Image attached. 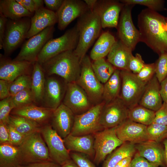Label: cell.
<instances>
[{"mask_svg":"<svg viewBox=\"0 0 167 167\" xmlns=\"http://www.w3.org/2000/svg\"><path fill=\"white\" fill-rule=\"evenodd\" d=\"M90 58L86 55L81 61L80 75L76 83L85 91L94 105L102 101L104 84L95 75Z\"/></svg>","mask_w":167,"mask_h":167,"instance_id":"obj_4","label":"cell"},{"mask_svg":"<svg viewBox=\"0 0 167 167\" xmlns=\"http://www.w3.org/2000/svg\"><path fill=\"white\" fill-rule=\"evenodd\" d=\"M120 1L124 5H143L157 12L164 9L165 2L163 0H121Z\"/></svg>","mask_w":167,"mask_h":167,"instance_id":"obj_40","label":"cell"},{"mask_svg":"<svg viewBox=\"0 0 167 167\" xmlns=\"http://www.w3.org/2000/svg\"><path fill=\"white\" fill-rule=\"evenodd\" d=\"M19 147L22 156V165L52 161L40 131L35 132L27 136Z\"/></svg>","mask_w":167,"mask_h":167,"instance_id":"obj_5","label":"cell"},{"mask_svg":"<svg viewBox=\"0 0 167 167\" xmlns=\"http://www.w3.org/2000/svg\"><path fill=\"white\" fill-rule=\"evenodd\" d=\"M22 164L19 146L11 144H0V167H19Z\"/></svg>","mask_w":167,"mask_h":167,"instance_id":"obj_29","label":"cell"},{"mask_svg":"<svg viewBox=\"0 0 167 167\" xmlns=\"http://www.w3.org/2000/svg\"><path fill=\"white\" fill-rule=\"evenodd\" d=\"M84 1L89 10L92 11L96 3L97 0H84Z\"/></svg>","mask_w":167,"mask_h":167,"instance_id":"obj_57","label":"cell"},{"mask_svg":"<svg viewBox=\"0 0 167 167\" xmlns=\"http://www.w3.org/2000/svg\"><path fill=\"white\" fill-rule=\"evenodd\" d=\"M138 153L149 162L157 166H164V150L159 143L148 140L135 145Z\"/></svg>","mask_w":167,"mask_h":167,"instance_id":"obj_26","label":"cell"},{"mask_svg":"<svg viewBox=\"0 0 167 167\" xmlns=\"http://www.w3.org/2000/svg\"><path fill=\"white\" fill-rule=\"evenodd\" d=\"M45 75L41 65L37 62L34 63L31 74V89L33 94L35 104L40 106L44 91Z\"/></svg>","mask_w":167,"mask_h":167,"instance_id":"obj_28","label":"cell"},{"mask_svg":"<svg viewBox=\"0 0 167 167\" xmlns=\"http://www.w3.org/2000/svg\"><path fill=\"white\" fill-rule=\"evenodd\" d=\"M116 41L114 36L109 32L102 33L92 49L90 58L93 61L105 58L109 54Z\"/></svg>","mask_w":167,"mask_h":167,"instance_id":"obj_30","label":"cell"},{"mask_svg":"<svg viewBox=\"0 0 167 167\" xmlns=\"http://www.w3.org/2000/svg\"><path fill=\"white\" fill-rule=\"evenodd\" d=\"M31 75H21L10 83L9 91L10 95L12 96L18 92L31 88Z\"/></svg>","mask_w":167,"mask_h":167,"instance_id":"obj_38","label":"cell"},{"mask_svg":"<svg viewBox=\"0 0 167 167\" xmlns=\"http://www.w3.org/2000/svg\"><path fill=\"white\" fill-rule=\"evenodd\" d=\"M62 103L75 115L83 113L94 105L85 91L76 82L67 83Z\"/></svg>","mask_w":167,"mask_h":167,"instance_id":"obj_16","label":"cell"},{"mask_svg":"<svg viewBox=\"0 0 167 167\" xmlns=\"http://www.w3.org/2000/svg\"><path fill=\"white\" fill-rule=\"evenodd\" d=\"M134 6L124 5L117 28L119 40L132 51L140 42L139 30L135 27L132 18L131 10Z\"/></svg>","mask_w":167,"mask_h":167,"instance_id":"obj_14","label":"cell"},{"mask_svg":"<svg viewBox=\"0 0 167 167\" xmlns=\"http://www.w3.org/2000/svg\"><path fill=\"white\" fill-rule=\"evenodd\" d=\"M11 96L14 108L35 104L34 96L31 89L21 91Z\"/></svg>","mask_w":167,"mask_h":167,"instance_id":"obj_39","label":"cell"},{"mask_svg":"<svg viewBox=\"0 0 167 167\" xmlns=\"http://www.w3.org/2000/svg\"><path fill=\"white\" fill-rule=\"evenodd\" d=\"M129 110L119 96L105 103L101 113L100 124L104 129L116 127L128 118Z\"/></svg>","mask_w":167,"mask_h":167,"instance_id":"obj_15","label":"cell"},{"mask_svg":"<svg viewBox=\"0 0 167 167\" xmlns=\"http://www.w3.org/2000/svg\"><path fill=\"white\" fill-rule=\"evenodd\" d=\"M63 140L66 148L70 152L82 153L93 159L95 155L93 134L81 136L70 134Z\"/></svg>","mask_w":167,"mask_h":167,"instance_id":"obj_24","label":"cell"},{"mask_svg":"<svg viewBox=\"0 0 167 167\" xmlns=\"http://www.w3.org/2000/svg\"><path fill=\"white\" fill-rule=\"evenodd\" d=\"M105 104V102L102 101L85 113L75 115L70 134L74 136L93 134L104 130L100 124V118Z\"/></svg>","mask_w":167,"mask_h":167,"instance_id":"obj_8","label":"cell"},{"mask_svg":"<svg viewBox=\"0 0 167 167\" xmlns=\"http://www.w3.org/2000/svg\"><path fill=\"white\" fill-rule=\"evenodd\" d=\"M120 71L116 69L108 80L104 84L102 101L107 103L120 96L121 78Z\"/></svg>","mask_w":167,"mask_h":167,"instance_id":"obj_32","label":"cell"},{"mask_svg":"<svg viewBox=\"0 0 167 167\" xmlns=\"http://www.w3.org/2000/svg\"><path fill=\"white\" fill-rule=\"evenodd\" d=\"M115 127L105 129L93 134L95 155L93 160L97 165L124 143L117 137Z\"/></svg>","mask_w":167,"mask_h":167,"instance_id":"obj_12","label":"cell"},{"mask_svg":"<svg viewBox=\"0 0 167 167\" xmlns=\"http://www.w3.org/2000/svg\"><path fill=\"white\" fill-rule=\"evenodd\" d=\"M74 50L62 52L41 64L45 75H56L67 83L76 82L80 73V62Z\"/></svg>","mask_w":167,"mask_h":167,"instance_id":"obj_2","label":"cell"},{"mask_svg":"<svg viewBox=\"0 0 167 167\" xmlns=\"http://www.w3.org/2000/svg\"><path fill=\"white\" fill-rule=\"evenodd\" d=\"M155 74V63L146 64L136 74L137 77L142 82L147 83Z\"/></svg>","mask_w":167,"mask_h":167,"instance_id":"obj_43","label":"cell"},{"mask_svg":"<svg viewBox=\"0 0 167 167\" xmlns=\"http://www.w3.org/2000/svg\"><path fill=\"white\" fill-rule=\"evenodd\" d=\"M34 14L24 8L16 0H0V14L8 19L15 20L31 18Z\"/></svg>","mask_w":167,"mask_h":167,"instance_id":"obj_31","label":"cell"},{"mask_svg":"<svg viewBox=\"0 0 167 167\" xmlns=\"http://www.w3.org/2000/svg\"><path fill=\"white\" fill-rule=\"evenodd\" d=\"M12 144L7 124L0 122V144Z\"/></svg>","mask_w":167,"mask_h":167,"instance_id":"obj_49","label":"cell"},{"mask_svg":"<svg viewBox=\"0 0 167 167\" xmlns=\"http://www.w3.org/2000/svg\"><path fill=\"white\" fill-rule=\"evenodd\" d=\"M76 26L79 39L74 51L80 62L88 50L99 37L102 27L98 15L90 10L79 18Z\"/></svg>","mask_w":167,"mask_h":167,"instance_id":"obj_3","label":"cell"},{"mask_svg":"<svg viewBox=\"0 0 167 167\" xmlns=\"http://www.w3.org/2000/svg\"><path fill=\"white\" fill-rule=\"evenodd\" d=\"M154 63L155 75L160 83L167 76V53L159 55Z\"/></svg>","mask_w":167,"mask_h":167,"instance_id":"obj_41","label":"cell"},{"mask_svg":"<svg viewBox=\"0 0 167 167\" xmlns=\"http://www.w3.org/2000/svg\"><path fill=\"white\" fill-rule=\"evenodd\" d=\"M64 0H44L47 8L54 11H57L60 7Z\"/></svg>","mask_w":167,"mask_h":167,"instance_id":"obj_52","label":"cell"},{"mask_svg":"<svg viewBox=\"0 0 167 167\" xmlns=\"http://www.w3.org/2000/svg\"><path fill=\"white\" fill-rule=\"evenodd\" d=\"M92 66L96 77L103 84L110 78L116 69L105 58L93 61Z\"/></svg>","mask_w":167,"mask_h":167,"instance_id":"obj_36","label":"cell"},{"mask_svg":"<svg viewBox=\"0 0 167 167\" xmlns=\"http://www.w3.org/2000/svg\"><path fill=\"white\" fill-rule=\"evenodd\" d=\"M129 167H159L152 164L136 153L130 163Z\"/></svg>","mask_w":167,"mask_h":167,"instance_id":"obj_48","label":"cell"},{"mask_svg":"<svg viewBox=\"0 0 167 167\" xmlns=\"http://www.w3.org/2000/svg\"><path fill=\"white\" fill-rule=\"evenodd\" d=\"M8 124L26 136L35 132L40 131L42 126L38 123L24 117L11 114L10 115Z\"/></svg>","mask_w":167,"mask_h":167,"instance_id":"obj_34","label":"cell"},{"mask_svg":"<svg viewBox=\"0 0 167 167\" xmlns=\"http://www.w3.org/2000/svg\"><path fill=\"white\" fill-rule=\"evenodd\" d=\"M145 63L141 55L138 53L133 56L131 58L129 65V71L134 74L138 73L144 66Z\"/></svg>","mask_w":167,"mask_h":167,"instance_id":"obj_45","label":"cell"},{"mask_svg":"<svg viewBox=\"0 0 167 167\" xmlns=\"http://www.w3.org/2000/svg\"><path fill=\"white\" fill-rule=\"evenodd\" d=\"M153 123L167 126V104L163 102L161 107L155 112Z\"/></svg>","mask_w":167,"mask_h":167,"instance_id":"obj_47","label":"cell"},{"mask_svg":"<svg viewBox=\"0 0 167 167\" xmlns=\"http://www.w3.org/2000/svg\"><path fill=\"white\" fill-rule=\"evenodd\" d=\"M89 10L84 1L64 0L61 6L56 12L58 29L64 30L72 21L80 17Z\"/></svg>","mask_w":167,"mask_h":167,"instance_id":"obj_19","label":"cell"},{"mask_svg":"<svg viewBox=\"0 0 167 167\" xmlns=\"http://www.w3.org/2000/svg\"><path fill=\"white\" fill-rule=\"evenodd\" d=\"M8 19L0 14V48L2 49L3 40L4 38L6 25Z\"/></svg>","mask_w":167,"mask_h":167,"instance_id":"obj_54","label":"cell"},{"mask_svg":"<svg viewBox=\"0 0 167 167\" xmlns=\"http://www.w3.org/2000/svg\"><path fill=\"white\" fill-rule=\"evenodd\" d=\"M75 115L69 108L62 103L54 111L49 124L53 130L63 139L70 134Z\"/></svg>","mask_w":167,"mask_h":167,"instance_id":"obj_21","label":"cell"},{"mask_svg":"<svg viewBox=\"0 0 167 167\" xmlns=\"http://www.w3.org/2000/svg\"><path fill=\"white\" fill-rule=\"evenodd\" d=\"M132 51L120 40H116L107 56V60L116 69L130 71L129 65L133 56Z\"/></svg>","mask_w":167,"mask_h":167,"instance_id":"obj_27","label":"cell"},{"mask_svg":"<svg viewBox=\"0 0 167 167\" xmlns=\"http://www.w3.org/2000/svg\"><path fill=\"white\" fill-rule=\"evenodd\" d=\"M33 63L25 61H15L0 54V79L11 82L18 77L31 75Z\"/></svg>","mask_w":167,"mask_h":167,"instance_id":"obj_18","label":"cell"},{"mask_svg":"<svg viewBox=\"0 0 167 167\" xmlns=\"http://www.w3.org/2000/svg\"><path fill=\"white\" fill-rule=\"evenodd\" d=\"M19 167H61V166L53 161H47L23 165Z\"/></svg>","mask_w":167,"mask_h":167,"instance_id":"obj_51","label":"cell"},{"mask_svg":"<svg viewBox=\"0 0 167 167\" xmlns=\"http://www.w3.org/2000/svg\"><path fill=\"white\" fill-rule=\"evenodd\" d=\"M40 131L52 161L61 166L71 159L70 152L66 148L63 139L53 130L49 123L42 126Z\"/></svg>","mask_w":167,"mask_h":167,"instance_id":"obj_10","label":"cell"},{"mask_svg":"<svg viewBox=\"0 0 167 167\" xmlns=\"http://www.w3.org/2000/svg\"><path fill=\"white\" fill-rule=\"evenodd\" d=\"M135 151V144L125 142L108 155L105 160L102 167H115L123 159L132 157Z\"/></svg>","mask_w":167,"mask_h":167,"instance_id":"obj_33","label":"cell"},{"mask_svg":"<svg viewBox=\"0 0 167 167\" xmlns=\"http://www.w3.org/2000/svg\"><path fill=\"white\" fill-rule=\"evenodd\" d=\"M58 22L56 13L44 6L36 10L31 18V25L26 38L29 39L39 33L46 28Z\"/></svg>","mask_w":167,"mask_h":167,"instance_id":"obj_22","label":"cell"},{"mask_svg":"<svg viewBox=\"0 0 167 167\" xmlns=\"http://www.w3.org/2000/svg\"><path fill=\"white\" fill-rule=\"evenodd\" d=\"M148 140L159 143L167 139V126L152 123L147 126Z\"/></svg>","mask_w":167,"mask_h":167,"instance_id":"obj_37","label":"cell"},{"mask_svg":"<svg viewBox=\"0 0 167 167\" xmlns=\"http://www.w3.org/2000/svg\"><path fill=\"white\" fill-rule=\"evenodd\" d=\"M54 26L49 27L39 33L28 39L22 45L19 52L13 59L15 61H25L34 63L43 48L52 38Z\"/></svg>","mask_w":167,"mask_h":167,"instance_id":"obj_11","label":"cell"},{"mask_svg":"<svg viewBox=\"0 0 167 167\" xmlns=\"http://www.w3.org/2000/svg\"><path fill=\"white\" fill-rule=\"evenodd\" d=\"M67 83L56 75H45L44 95L40 106L55 110L62 103Z\"/></svg>","mask_w":167,"mask_h":167,"instance_id":"obj_13","label":"cell"},{"mask_svg":"<svg viewBox=\"0 0 167 167\" xmlns=\"http://www.w3.org/2000/svg\"><path fill=\"white\" fill-rule=\"evenodd\" d=\"M166 17L148 8L138 16L140 41L144 43L159 56L167 53Z\"/></svg>","mask_w":167,"mask_h":167,"instance_id":"obj_1","label":"cell"},{"mask_svg":"<svg viewBox=\"0 0 167 167\" xmlns=\"http://www.w3.org/2000/svg\"><path fill=\"white\" fill-rule=\"evenodd\" d=\"M11 144L19 146L23 142L26 136L19 133L10 125L7 124Z\"/></svg>","mask_w":167,"mask_h":167,"instance_id":"obj_46","label":"cell"},{"mask_svg":"<svg viewBox=\"0 0 167 167\" xmlns=\"http://www.w3.org/2000/svg\"><path fill=\"white\" fill-rule=\"evenodd\" d=\"M24 8L30 12L34 14L36 10L35 0H16Z\"/></svg>","mask_w":167,"mask_h":167,"instance_id":"obj_53","label":"cell"},{"mask_svg":"<svg viewBox=\"0 0 167 167\" xmlns=\"http://www.w3.org/2000/svg\"><path fill=\"white\" fill-rule=\"evenodd\" d=\"M30 25L31 18L8 19L2 45L4 55L8 56L21 44L26 38Z\"/></svg>","mask_w":167,"mask_h":167,"instance_id":"obj_7","label":"cell"},{"mask_svg":"<svg viewBox=\"0 0 167 167\" xmlns=\"http://www.w3.org/2000/svg\"><path fill=\"white\" fill-rule=\"evenodd\" d=\"M121 87L120 97L129 109L139 105L147 83L140 80L136 74L121 71Z\"/></svg>","mask_w":167,"mask_h":167,"instance_id":"obj_9","label":"cell"},{"mask_svg":"<svg viewBox=\"0 0 167 167\" xmlns=\"http://www.w3.org/2000/svg\"><path fill=\"white\" fill-rule=\"evenodd\" d=\"M78 39V32L75 26L68 30L60 37L49 40L40 53L37 62L41 64L62 52L74 50Z\"/></svg>","mask_w":167,"mask_h":167,"instance_id":"obj_6","label":"cell"},{"mask_svg":"<svg viewBox=\"0 0 167 167\" xmlns=\"http://www.w3.org/2000/svg\"><path fill=\"white\" fill-rule=\"evenodd\" d=\"M155 112L138 105L129 109L128 118L136 122L148 126L153 123Z\"/></svg>","mask_w":167,"mask_h":167,"instance_id":"obj_35","label":"cell"},{"mask_svg":"<svg viewBox=\"0 0 167 167\" xmlns=\"http://www.w3.org/2000/svg\"><path fill=\"white\" fill-rule=\"evenodd\" d=\"M71 159L79 167H96L86 155L79 152H70Z\"/></svg>","mask_w":167,"mask_h":167,"instance_id":"obj_44","label":"cell"},{"mask_svg":"<svg viewBox=\"0 0 167 167\" xmlns=\"http://www.w3.org/2000/svg\"><path fill=\"white\" fill-rule=\"evenodd\" d=\"M160 93L163 101L167 104V76L160 83Z\"/></svg>","mask_w":167,"mask_h":167,"instance_id":"obj_55","label":"cell"},{"mask_svg":"<svg viewBox=\"0 0 167 167\" xmlns=\"http://www.w3.org/2000/svg\"><path fill=\"white\" fill-rule=\"evenodd\" d=\"M54 111L32 104L14 109L10 114L24 117L42 126L49 123Z\"/></svg>","mask_w":167,"mask_h":167,"instance_id":"obj_23","label":"cell"},{"mask_svg":"<svg viewBox=\"0 0 167 167\" xmlns=\"http://www.w3.org/2000/svg\"><path fill=\"white\" fill-rule=\"evenodd\" d=\"M160 84L155 75L146 84L139 105L155 112L163 104L160 93Z\"/></svg>","mask_w":167,"mask_h":167,"instance_id":"obj_25","label":"cell"},{"mask_svg":"<svg viewBox=\"0 0 167 167\" xmlns=\"http://www.w3.org/2000/svg\"><path fill=\"white\" fill-rule=\"evenodd\" d=\"M163 144L165 147L164 150L165 163L167 165V139L164 140Z\"/></svg>","mask_w":167,"mask_h":167,"instance_id":"obj_59","label":"cell"},{"mask_svg":"<svg viewBox=\"0 0 167 167\" xmlns=\"http://www.w3.org/2000/svg\"><path fill=\"white\" fill-rule=\"evenodd\" d=\"M147 126L133 122L128 118L115 127L118 138L123 142L139 143L148 140Z\"/></svg>","mask_w":167,"mask_h":167,"instance_id":"obj_20","label":"cell"},{"mask_svg":"<svg viewBox=\"0 0 167 167\" xmlns=\"http://www.w3.org/2000/svg\"><path fill=\"white\" fill-rule=\"evenodd\" d=\"M61 167H79L78 165L71 159L61 166Z\"/></svg>","mask_w":167,"mask_h":167,"instance_id":"obj_58","label":"cell"},{"mask_svg":"<svg viewBox=\"0 0 167 167\" xmlns=\"http://www.w3.org/2000/svg\"><path fill=\"white\" fill-rule=\"evenodd\" d=\"M10 84L7 81L0 79V101L11 96L9 91Z\"/></svg>","mask_w":167,"mask_h":167,"instance_id":"obj_50","label":"cell"},{"mask_svg":"<svg viewBox=\"0 0 167 167\" xmlns=\"http://www.w3.org/2000/svg\"><path fill=\"white\" fill-rule=\"evenodd\" d=\"M132 156L126 157L120 161L115 167H129L132 160Z\"/></svg>","mask_w":167,"mask_h":167,"instance_id":"obj_56","label":"cell"},{"mask_svg":"<svg viewBox=\"0 0 167 167\" xmlns=\"http://www.w3.org/2000/svg\"><path fill=\"white\" fill-rule=\"evenodd\" d=\"M165 27L166 30H167V16L166 17V25Z\"/></svg>","mask_w":167,"mask_h":167,"instance_id":"obj_60","label":"cell"},{"mask_svg":"<svg viewBox=\"0 0 167 167\" xmlns=\"http://www.w3.org/2000/svg\"><path fill=\"white\" fill-rule=\"evenodd\" d=\"M124 6L120 1L97 0L92 11L99 16L102 28H117L119 15Z\"/></svg>","mask_w":167,"mask_h":167,"instance_id":"obj_17","label":"cell"},{"mask_svg":"<svg viewBox=\"0 0 167 167\" xmlns=\"http://www.w3.org/2000/svg\"><path fill=\"white\" fill-rule=\"evenodd\" d=\"M15 107L11 96H10L0 101V122L7 124L12 110Z\"/></svg>","mask_w":167,"mask_h":167,"instance_id":"obj_42","label":"cell"}]
</instances>
